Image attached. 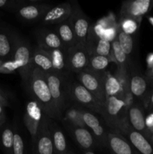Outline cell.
I'll return each mask as SVG.
<instances>
[{"mask_svg": "<svg viewBox=\"0 0 153 154\" xmlns=\"http://www.w3.org/2000/svg\"><path fill=\"white\" fill-rule=\"evenodd\" d=\"M22 84L32 100L36 101L44 114L54 120H61V116L53 102L48 87L46 74L32 66L22 78Z\"/></svg>", "mask_w": 153, "mask_h": 154, "instance_id": "obj_1", "label": "cell"}, {"mask_svg": "<svg viewBox=\"0 0 153 154\" xmlns=\"http://www.w3.org/2000/svg\"><path fill=\"white\" fill-rule=\"evenodd\" d=\"M100 115L110 132L122 135L130 126L128 120L127 104L118 98H107Z\"/></svg>", "mask_w": 153, "mask_h": 154, "instance_id": "obj_2", "label": "cell"}, {"mask_svg": "<svg viewBox=\"0 0 153 154\" xmlns=\"http://www.w3.org/2000/svg\"><path fill=\"white\" fill-rule=\"evenodd\" d=\"M104 92L106 99L116 97L124 101L128 108L134 102L129 91L128 71L116 69L113 74L106 71L104 73Z\"/></svg>", "mask_w": 153, "mask_h": 154, "instance_id": "obj_3", "label": "cell"}, {"mask_svg": "<svg viewBox=\"0 0 153 154\" xmlns=\"http://www.w3.org/2000/svg\"><path fill=\"white\" fill-rule=\"evenodd\" d=\"M66 96L69 105H75L82 109L100 115L103 105L78 81L67 82Z\"/></svg>", "mask_w": 153, "mask_h": 154, "instance_id": "obj_4", "label": "cell"}, {"mask_svg": "<svg viewBox=\"0 0 153 154\" xmlns=\"http://www.w3.org/2000/svg\"><path fill=\"white\" fill-rule=\"evenodd\" d=\"M129 91L134 100L142 104L146 110L152 85L139 67L132 62L128 69Z\"/></svg>", "mask_w": 153, "mask_h": 154, "instance_id": "obj_5", "label": "cell"}, {"mask_svg": "<svg viewBox=\"0 0 153 154\" xmlns=\"http://www.w3.org/2000/svg\"><path fill=\"white\" fill-rule=\"evenodd\" d=\"M105 72L100 73L86 69L76 74V80L88 90L101 105H104L106 101L104 92Z\"/></svg>", "mask_w": 153, "mask_h": 154, "instance_id": "obj_6", "label": "cell"}, {"mask_svg": "<svg viewBox=\"0 0 153 154\" xmlns=\"http://www.w3.org/2000/svg\"><path fill=\"white\" fill-rule=\"evenodd\" d=\"M46 77L51 96L62 118L64 110L68 107L66 96L67 82L65 81V75L52 72L46 74Z\"/></svg>", "mask_w": 153, "mask_h": 154, "instance_id": "obj_7", "label": "cell"}, {"mask_svg": "<svg viewBox=\"0 0 153 154\" xmlns=\"http://www.w3.org/2000/svg\"><path fill=\"white\" fill-rule=\"evenodd\" d=\"M34 48L30 44L29 41L19 33L14 51L12 60L16 63L18 68V73L21 77V79L26 75V72L32 66L31 60Z\"/></svg>", "mask_w": 153, "mask_h": 154, "instance_id": "obj_8", "label": "cell"}, {"mask_svg": "<svg viewBox=\"0 0 153 154\" xmlns=\"http://www.w3.org/2000/svg\"><path fill=\"white\" fill-rule=\"evenodd\" d=\"M45 115L46 114L42 108L36 101L32 99L27 102L22 117V121L29 132L32 144L37 138L38 130Z\"/></svg>", "mask_w": 153, "mask_h": 154, "instance_id": "obj_9", "label": "cell"}, {"mask_svg": "<svg viewBox=\"0 0 153 154\" xmlns=\"http://www.w3.org/2000/svg\"><path fill=\"white\" fill-rule=\"evenodd\" d=\"M73 13L69 20L76 36L77 45L86 46V39L91 26L89 18L84 14L77 2H74L73 3Z\"/></svg>", "mask_w": 153, "mask_h": 154, "instance_id": "obj_10", "label": "cell"}, {"mask_svg": "<svg viewBox=\"0 0 153 154\" xmlns=\"http://www.w3.org/2000/svg\"><path fill=\"white\" fill-rule=\"evenodd\" d=\"M153 0H128L122 2L118 20L130 18L141 23L143 16L151 11Z\"/></svg>", "mask_w": 153, "mask_h": 154, "instance_id": "obj_11", "label": "cell"}, {"mask_svg": "<svg viewBox=\"0 0 153 154\" xmlns=\"http://www.w3.org/2000/svg\"><path fill=\"white\" fill-rule=\"evenodd\" d=\"M18 35L19 33L16 29L0 22V60L7 61L13 59Z\"/></svg>", "mask_w": 153, "mask_h": 154, "instance_id": "obj_12", "label": "cell"}, {"mask_svg": "<svg viewBox=\"0 0 153 154\" xmlns=\"http://www.w3.org/2000/svg\"><path fill=\"white\" fill-rule=\"evenodd\" d=\"M52 5L46 2L31 4L28 0H25V4L18 8L14 12L20 20L25 23L40 22L46 11L52 7Z\"/></svg>", "mask_w": 153, "mask_h": 154, "instance_id": "obj_13", "label": "cell"}, {"mask_svg": "<svg viewBox=\"0 0 153 154\" xmlns=\"http://www.w3.org/2000/svg\"><path fill=\"white\" fill-rule=\"evenodd\" d=\"M81 115L86 127L94 135L98 146L106 147L107 135L110 130H106L101 120L94 113L81 108Z\"/></svg>", "mask_w": 153, "mask_h": 154, "instance_id": "obj_14", "label": "cell"}, {"mask_svg": "<svg viewBox=\"0 0 153 154\" xmlns=\"http://www.w3.org/2000/svg\"><path fill=\"white\" fill-rule=\"evenodd\" d=\"M145 108L142 104L134 101L128 108V120L129 126L141 135H143L148 141L152 134L146 125Z\"/></svg>", "mask_w": 153, "mask_h": 154, "instance_id": "obj_15", "label": "cell"}, {"mask_svg": "<svg viewBox=\"0 0 153 154\" xmlns=\"http://www.w3.org/2000/svg\"><path fill=\"white\" fill-rule=\"evenodd\" d=\"M73 9V3L71 2H62L52 6L40 20V25L44 27L58 25L70 17Z\"/></svg>", "mask_w": 153, "mask_h": 154, "instance_id": "obj_16", "label": "cell"}, {"mask_svg": "<svg viewBox=\"0 0 153 154\" xmlns=\"http://www.w3.org/2000/svg\"><path fill=\"white\" fill-rule=\"evenodd\" d=\"M50 118L45 115L37 138L32 143V154H55L50 130Z\"/></svg>", "mask_w": 153, "mask_h": 154, "instance_id": "obj_17", "label": "cell"}, {"mask_svg": "<svg viewBox=\"0 0 153 154\" xmlns=\"http://www.w3.org/2000/svg\"><path fill=\"white\" fill-rule=\"evenodd\" d=\"M89 55L86 46L76 45L67 51L68 72L78 74L88 66Z\"/></svg>", "mask_w": 153, "mask_h": 154, "instance_id": "obj_18", "label": "cell"}, {"mask_svg": "<svg viewBox=\"0 0 153 154\" xmlns=\"http://www.w3.org/2000/svg\"><path fill=\"white\" fill-rule=\"evenodd\" d=\"M86 48L88 51V55H98L109 57L113 62L112 57V45L111 42L104 38H100L96 35L93 30L92 26H90L88 37L86 43Z\"/></svg>", "mask_w": 153, "mask_h": 154, "instance_id": "obj_19", "label": "cell"}, {"mask_svg": "<svg viewBox=\"0 0 153 154\" xmlns=\"http://www.w3.org/2000/svg\"><path fill=\"white\" fill-rule=\"evenodd\" d=\"M34 36L37 42V46L42 49L46 51L56 49L64 50L58 34L54 29L44 26L39 27L34 29Z\"/></svg>", "mask_w": 153, "mask_h": 154, "instance_id": "obj_20", "label": "cell"}, {"mask_svg": "<svg viewBox=\"0 0 153 154\" xmlns=\"http://www.w3.org/2000/svg\"><path fill=\"white\" fill-rule=\"evenodd\" d=\"M106 147L112 154H140L124 135L110 131L107 135Z\"/></svg>", "mask_w": 153, "mask_h": 154, "instance_id": "obj_21", "label": "cell"}, {"mask_svg": "<svg viewBox=\"0 0 153 154\" xmlns=\"http://www.w3.org/2000/svg\"><path fill=\"white\" fill-rule=\"evenodd\" d=\"M66 129L83 151L84 150H92L97 146H98L94 135L86 127L66 126Z\"/></svg>", "mask_w": 153, "mask_h": 154, "instance_id": "obj_22", "label": "cell"}, {"mask_svg": "<svg viewBox=\"0 0 153 154\" xmlns=\"http://www.w3.org/2000/svg\"><path fill=\"white\" fill-rule=\"evenodd\" d=\"M140 154H153V146L148 139L129 126L122 134Z\"/></svg>", "mask_w": 153, "mask_h": 154, "instance_id": "obj_23", "label": "cell"}, {"mask_svg": "<svg viewBox=\"0 0 153 154\" xmlns=\"http://www.w3.org/2000/svg\"><path fill=\"white\" fill-rule=\"evenodd\" d=\"M50 130L55 154H68L70 150L68 149L65 135L52 119L50 120Z\"/></svg>", "mask_w": 153, "mask_h": 154, "instance_id": "obj_24", "label": "cell"}, {"mask_svg": "<svg viewBox=\"0 0 153 154\" xmlns=\"http://www.w3.org/2000/svg\"><path fill=\"white\" fill-rule=\"evenodd\" d=\"M31 63L32 66L38 68L45 74L54 72L52 60L49 53L46 50L39 48L38 46L34 47L33 49Z\"/></svg>", "mask_w": 153, "mask_h": 154, "instance_id": "obj_25", "label": "cell"}, {"mask_svg": "<svg viewBox=\"0 0 153 154\" xmlns=\"http://www.w3.org/2000/svg\"><path fill=\"white\" fill-rule=\"evenodd\" d=\"M70 19V18H69ZM69 19L58 25L56 26L55 31L58 34L63 47L66 51L70 48H74L77 45L76 36L74 32L73 28L71 26Z\"/></svg>", "mask_w": 153, "mask_h": 154, "instance_id": "obj_26", "label": "cell"}, {"mask_svg": "<svg viewBox=\"0 0 153 154\" xmlns=\"http://www.w3.org/2000/svg\"><path fill=\"white\" fill-rule=\"evenodd\" d=\"M61 121L63 122L65 127H86L81 115V108L75 105L67 107L63 113Z\"/></svg>", "mask_w": 153, "mask_h": 154, "instance_id": "obj_27", "label": "cell"}, {"mask_svg": "<svg viewBox=\"0 0 153 154\" xmlns=\"http://www.w3.org/2000/svg\"><path fill=\"white\" fill-rule=\"evenodd\" d=\"M14 126L7 123L0 128V149L4 154H13Z\"/></svg>", "mask_w": 153, "mask_h": 154, "instance_id": "obj_28", "label": "cell"}, {"mask_svg": "<svg viewBox=\"0 0 153 154\" xmlns=\"http://www.w3.org/2000/svg\"><path fill=\"white\" fill-rule=\"evenodd\" d=\"M111 45H112V60L113 63L116 65L117 69L128 71L129 67L132 63L131 60H130L124 54L116 38L111 42Z\"/></svg>", "mask_w": 153, "mask_h": 154, "instance_id": "obj_29", "label": "cell"}, {"mask_svg": "<svg viewBox=\"0 0 153 154\" xmlns=\"http://www.w3.org/2000/svg\"><path fill=\"white\" fill-rule=\"evenodd\" d=\"M52 60L53 71L57 73L65 75L67 69V51L64 50L56 49L46 51Z\"/></svg>", "mask_w": 153, "mask_h": 154, "instance_id": "obj_30", "label": "cell"}, {"mask_svg": "<svg viewBox=\"0 0 153 154\" xmlns=\"http://www.w3.org/2000/svg\"><path fill=\"white\" fill-rule=\"evenodd\" d=\"M116 39L118 40V44H119L120 47L124 54L127 55L130 60H131V56L133 55L134 51V35H128L124 33V32L122 31L120 29L119 26H118V34H117Z\"/></svg>", "mask_w": 153, "mask_h": 154, "instance_id": "obj_31", "label": "cell"}, {"mask_svg": "<svg viewBox=\"0 0 153 154\" xmlns=\"http://www.w3.org/2000/svg\"><path fill=\"white\" fill-rule=\"evenodd\" d=\"M112 60L106 57L98 55L90 56L86 69L95 72H104Z\"/></svg>", "mask_w": 153, "mask_h": 154, "instance_id": "obj_32", "label": "cell"}, {"mask_svg": "<svg viewBox=\"0 0 153 154\" xmlns=\"http://www.w3.org/2000/svg\"><path fill=\"white\" fill-rule=\"evenodd\" d=\"M118 26L120 29L124 33L130 35H134L139 30L141 23L130 18H124L118 20Z\"/></svg>", "mask_w": 153, "mask_h": 154, "instance_id": "obj_33", "label": "cell"}, {"mask_svg": "<svg viewBox=\"0 0 153 154\" xmlns=\"http://www.w3.org/2000/svg\"><path fill=\"white\" fill-rule=\"evenodd\" d=\"M12 153L13 154H26L23 137L15 126H14V142Z\"/></svg>", "mask_w": 153, "mask_h": 154, "instance_id": "obj_34", "label": "cell"}, {"mask_svg": "<svg viewBox=\"0 0 153 154\" xmlns=\"http://www.w3.org/2000/svg\"><path fill=\"white\" fill-rule=\"evenodd\" d=\"M25 4V0H0V8L14 13L16 9Z\"/></svg>", "mask_w": 153, "mask_h": 154, "instance_id": "obj_35", "label": "cell"}, {"mask_svg": "<svg viewBox=\"0 0 153 154\" xmlns=\"http://www.w3.org/2000/svg\"><path fill=\"white\" fill-rule=\"evenodd\" d=\"M97 23L100 24L104 29H108L110 27H116L118 26L116 17L112 12H109L106 15L102 17L97 21Z\"/></svg>", "mask_w": 153, "mask_h": 154, "instance_id": "obj_36", "label": "cell"}, {"mask_svg": "<svg viewBox=\"0 0 153 154\" xmlns=\"http://www.w3.org/2000/svg\"><path fill=\"white\" fill-rule=\"evenodd\" d=\"M18 72V68L13 60L4 61L0 66V74H15Z\"/></svg>", "mask_w": 153, "mask_h": 154, "instance_id": "obj_37", "label": "cell"}, {"mask_svg": "<svg viewBox=\"0 0 153 154\" xmlns=\"http://www.w3.org/2000/svg\"><path fill=\"white\" fill-rule=\"evenodd\" d=\"M118 26L116 27H110V28L106 29L104 33V38L110 42H112V41L116 38L117 34H118Z\"/></svg>", "mask_w": 153, "mask_h": 154, "instance_id": "obj_38", "label": "cell"}, {"mask_svg": "<svg viewBox=\"0 0 153 154\" xmlns=\"http://www.w3.org/2000/svg\"><path fill=\"white\" fill-rule=\"evenodd\" d=\"M11 98L12 96L10 93L0 88V104L4 105L5 108L10 106Z\"/></svg>", "mask_w": 153, "mask_h": 154, "instance_id": "obj_39", "label": "cell"}, {"mask_svg": "<svg viewBox=\"0 0 153 154\" xmlns=\"http://www.w3.org/2000/svg\"><path fill=\"white\" fill-rule=\"evenodd\" d=\"M7 123V117L5 114V107L0 104V128Z\"/></svg>", "mask_w": 153, "mask_h": 154, "instance_id": "obj_40", "label": "cell"}, {"mask_svg": "<svg viewBox=\"0 0 153 154\" xmlns=\"http://www.w3.org/2000/svg\"><path fill=\"white\" fill-rule=\"evenodd\" d=\"M146 125L148 130L150 131V129L153 126V111L148 112L147 116H146Z\"/></svg>", "mask_w": 153, "mask_h": 154, "instance_id": "obj_41", "label": "cell"}, {"mask_svg": "<svg viewBox=\"0 0 153 154\" xmlns=\"http://www.w3.org/2000/svg\"><path fill=\"white\" fill-rule=\"evenodd\" d=\"M146 110L148 111V112H152V111H153V85L152 87L149 98H148V103H147Z\"/></svg>", "mask_w": 153, "mask_h": 154, "instance_id": "obj_42", "label": "cell"}, {"mask_svg": "<svg viewBox=\"0 0 153 154\" xmlns=\"http://www.w3.org/2000/svg\"><path fill=\"white\" fill-rule=\"evenodd\" d=\"M144 74H145L146 77L150 82V84L153 85V67L149 69H146Z\"/></svg>", "mask_w": 153, "mask_h": 154, "instance_id": "obj_43", "label": "cell"}, {"mask_svg": "<svg viewBox=\"0 0 153 154\" xmlns=\"http://www.w3.org/2000/svg\"><path fill=\"white\" fill-rule=\"evenodd\" d=\"M146 65H147V69H149L153 67V52L149 53L146 57Z\"/></svg>", "mask_w": 153, "mask_h": 154, "instance_id": "obj_44", "label": "cell"}, {"mask_svg": "<svg viewBox=\"0 0 153 154\" xmlns=\"http://www.w3.org/2000/svg\"><path fill=\"white\" fill-rule=\"evenodd\" d=\"M147 19H148V21L149 22V23L151 24L152 26L153 27V16L147 17Z\"/></svg>", "mask_w": 153, "mask_h": 154, "instance_id": "obj_45", "label": "cell"}, {"mask_svg": "<svg viewBox=\"0 0 153 154\" xmlns=\"http://www.w3.org/2000/svg\"><path fill=\"white\" fill-rule=\"evenodd\" d=\"M83 154H95L92 150H84Z\"/></svg>", "mask_w": 153, "mask_h": 154, "instance_id": "obj_46", "label": "cell"}, {"mask_svg": "<svg viewBox=\"0 0 153 154\" xmlns=\"http://www.w3.org/2000/svg\"><path fill=\"white\" fill-rule=\"evenodd\" d=\"M149 142L151 143V144H152V145L153 146V134H152V136H151V138H150V140H149Z\"/></svg>", "mask_w": 153, "mask_h": 154, "instance_id": "obj_47", "label": "cell"}, {"mask_svg": "<svg viewBox=\"0 0 153 154\" xmlns=\"http://www.w3.org/2000/svg\"><path fill=\"white\" fill-rule=\"evenodd\" d=\"M150 132H151L152 134H153V126H152V127L151 128V129H150Z\"/></svg>", "mask_w": 153, "mask_h": 154, "instance_id": "obj_48", "label": "cell"}, {"mask_svg": "<svg viewBox=\"0 0 153 154\" xmlns=\"http://www.w3.org/2000/svg\"><path fill=\"white\" fill-rule=\"evenodd\" d=\"M3 62H4V61H3V60H0V66H2V63H3Z\"/></svg>", "mask_w": 153, "mask_h": 154, "instance_id": "obj_49", "label": "cell"}, {"mask_svg": "<svg viewBox=\"0 0 153 154\" xmlns=\"http://www.w3.org/2000/svg\"><path fill=\"white\" fill-rule=\"evenodd\" d=\"M68 154H75V153H74V152H72V151H70V152H69V153H68Z\"/></svg>", "mask_w": 153, "mask_h": 154, "instance_id": "obj_50", "label": "cell"}]
</instances>
